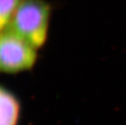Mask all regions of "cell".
<instances>
[{"instance_id": "cell-2", "label": "cell", "mask_w": 126, "mask_h": 125, "mask_svg": "<svg viewBox=\"0 0 126 125\" xmlns=\"http://www.w3.org/2000/svg\"><path fill=\"white\" fill-rule=\"evenodd\" d=\"M34 47L9 30L0 34V71L17 72L30 68L36 60Z\"/></svg>"}, {"instance_id": "cell-1", "label": "cell", "mask_w": 126, "mask_h": 125, "mask_svg": "<svg viewBox=\"0 0 126 125\" xmlns=\"http://www.w3.org/2000/svg\"><path fill=\"white\" fill-rule=\"evenodd\" d=\"M50 7L42 0H25L19 5L7 30L31 46H41L47 34Z\"/></svg>"}, {"instance_id": "cell-4", "label": "cell", "mask_w": 126, "mask_h": 125, "mask_svg": "<svg viewBox=\"0 0 126 125\" xmlns=\"http://www.w3.org/2000/svg\"><path fill=\"white\" fill-rule=\"evenodd\" d=\"M20 0H0V29L8 22Z\"/></svg>"}, {"instance_id": "cell-3", "label": "cell", "mask_w": 126, "mask_h": 125, "mask_svg": "<svg viewBox=\"0 0 126 125\" xmlns=\"http://www.w3.org/2000/svg\"><path fill=\"white\" fill-rule=\"evenodd\" d=\"M19 112L17 100L0 87V125H16Z\"/></svg>"}]
</instances>
